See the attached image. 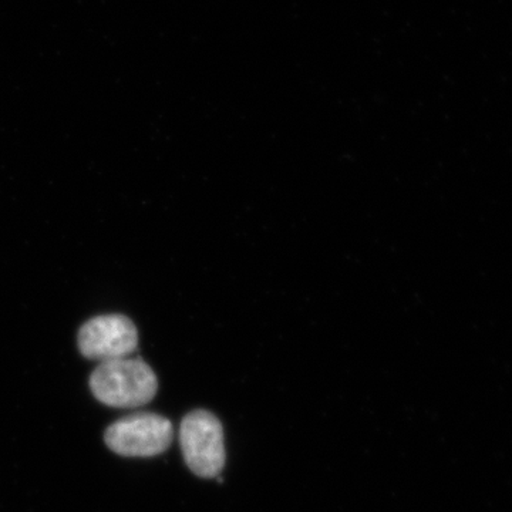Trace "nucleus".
<instances>
[{
	"mask_svg": "<svg viewBox=\"0 0 512 512\" xmlns=\"http://www.w3.org/2000/svg\"><path fill=\"white\" fill-rule=\"evenodd\" d=\"M90 387L101 403L133 409L154 399L158 380L144 360L121 357L101 362L90 377Z\"/></svg>",
	"mask_w": 512,
	"mask_h": 512,
	"instance_id": "f257e3e1",
	"label": "nucleus"
},
{
	"mask_svg": "<svg viewBox=\"0 0 512 512\" xmlns=\"http://www.w3.org/2000/svg\"><path fill=\"white\" fill-rule=\"evenodd\" d=\"M185 463L195 476L220 477L225 466L224 429L208 410H194L184 417L180 429Z\"/></svg>",
	"mask_w": 512,
	"mask_h": 512,
	"instance_id": "f03ea898",
	"label": "nucleus"
},
{
	"mask_svg": "<svg viewBox=\"0 0 512 512\" xmlns=\"http://www.w3.org/2000/svg\"><path fill=\"white\" fill-rule=\"evenodd\" d=\"M173 424L156 413H137L123 417L106 431L107 446L126 457H154L173 443Z\"/></svg>",
	"mask_w": 512,
	"mask_h": 512,
	"instance_id": "7ed1b4c3",
	"label": "nucleus"
},
{
	"mask_svg": "<svg viewBox=\"0 0 512 512\" xmlns=\"http://www.w3.org/2000/svg\"><path fill=\"white\" fill-rule=\"evenodd\" d=\"M137 346V328L123 315L97 316L84 323L79 332V349L87 359H121L131 355Z\"/></svg>",
	"mask_w": 512,
	"mask_h": 512,
	"instance_id": "20e7f679",
	"label": "nucleus"
}]
</instances>
